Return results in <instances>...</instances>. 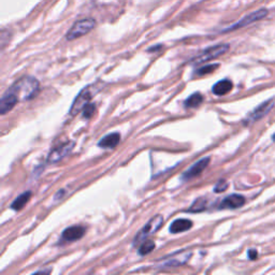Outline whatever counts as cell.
<instances>
[{"mask_svg":"<svg viewBox=\"0 0 275 275\" xmlns=\"http://www.w3.org/2000/svg\"><path fill=\"white\" fill-rule=\"evenodd\" d=\"M247 255H249V258L251 259V260H255V259H257V257H258V252L257 251H256V250H250L249 251V253H247Z\"/></svg>","mask_w":275,"mask_h":275,"instance_id":"obj_24","label":"cell"},{"mask_svg":"<svg viewBox=\"0 0 275 275\" xmlns=\"http://www.w3.org/2000/svg\"><path fill=\"white\" fill-rule=\"evenodd\" d=\"M102 87H104V84L98 82V83L90 84L82 89L79 93V95L76 97L75 101H73L70 108L69 114L71 116H76L78 113L83 111L85 106H87L90 102V100L93 99V97L98 93V91L101 90Z\"/></svg>","mask_w":275,"mask_h":275,"instance_id":"obj_2","label":"cell"},{"mask_svg":"<svg viewBox=\"0 0 275 275\" xmlns=\"http://www.w3.org/2000/svg\"><path fill=\"white\" fill-rule=\"evenodd\" d=\"M51 272V269L50 270H39L37 271V273H50Z\"/></svg>","mask_w":275,"mask_h":275,"instance_id":"obj_25","label":"cell"},{"mask_svg":"<svg viewBox=\"0 0 275 275\" xmlns=\"http://www.w3.org/2000/svg\"><path fill=\"white\" fill-rule=\"evenodd\" d=\"M95 26H96V21L94 20V18H84V20L78 21L71 27V29L67 32L66 39L68 41H72L78 38H81V37H83L86 33L93 30L95 28Z\"/></svg>","mask_w":275,"mask_h":275,"instance_id":"obj_3","label":"cell"},{"mask_svg":"<svg viewBox=\"0 0 275 275\" xmlns=\"http://www.w3.org/2000/svg\"><path fill=\"white\" fill-rule=\"evenodd\" d=\"M191 227H192V222L189 221V219L180 218L171 224L169 230L171 233H180V232H184V231L189 230Z\"/></svg>","mask_w":275,"mask_h":275,"instance_id":"obj_15","label":"cell"},{"mask_svg":"<svg viewBox=\"0 0 275 275\" xmlns=\"http://www.w3.org/2000/svg\"><path fill=\"white\" fill-rule=\"evenodd\" d=\"M95 105L94 104H88L87 106H85V108L83 109V117L86 118V120H88V118H90L91 116H93L94 112H95Z\"/></svg>","mask_w":275,"mask_h":275,"instance_id":"obj_22","label":"cell"},{"mask_svg":"<svg viewBox=\"0 0 275 275\" xmlns=\"http://www.w3.org/2000/svg\"><path fill=\"white\" fill-rule=\"evenodd\" d=\"M18 101H20V100H18L15 95L6 90L2 97V100H0V113L5 115L8 112H10Z\"/></svg>","mask_w":275,"mask_h":275,"instance_id":"obj_12","label":"cell"},{"mask_svg":"<svg viewBox=\"0 0 275 275\" xmlns=\"http://www.w3.org/2000/svg\"><path fill=\"white\" fill-rule=\"evenodd\" d=\"M229 48H230L229 47V44H226V43L214 45V47H211V48L204 50L202 53L199 54L198 56H196L195 58H192L190 63H194V65H200V63H203L209 60L215 59L219 56H222V55H224L225 53H227Z\"/></svg>","mask_w":275,"mask_h":275,"instance_id":"obj_4","label":"cell"},{"mask_svg":"<svg viewBox=\"0 0 275 275\" xmlns=\"http://www.w3.org/2000/svg\"><path fill=\"white\" fill-rule=\"evenodd\" d=\"M273 107H274V100L273 99L268 100V101L261 104L260 106H258L257 108H256L254 111H252L249 115H247V117L244 120V123L245 124H251V123H254L256 121L260 120V118L264 117L271 111V109Z\"/></svg>","mask_w":275,"mask_h":275,"instance_id":"obj_9","label":"cell"},{"mask_svg":"<svg viewBox=\"0 0 275 275\" xmlns=\"http://www.w3.org/2000/svg\"><path fill=\"white\" fill-rule=\"evenodd\" d=\"M155 242L151 241V240H146V241H143L141 246L139 247V254L141 256H145L148 255L150 253L153 252V250L155 249Z\"/></svg>","mask_w":275,"mask_h":275,"instance_id":"obj_20","label":"cell"},{"mask_svg":"<svg viewBox=\"0 0 275 275\" xmlns=\"http://www.w3.org/2000/svg\"><path fill=\"white\" fill-rule=\"evenodd\" d=\"M227 188H228V183L225 180H221V181H218V183L215 185L214 191L219 194V192L225 191Z\"/></svg>","mask_w":275,"mask_h":275,"instance_id":"obj_23","label":"cell"},{"mask_svg":"<svg viewBox=\"0 0 275 275\" xmlns=\"http://www.w3.org/2000/svg\"><path fill=\"white\" fill-rule=\"evenodd\" d=\"M192 253L188 250L174 253L168 257H164L157 262V268H177L187 263L190 259Z\"/></svg>","mask_w":275,"mask_h":275,"instance_id":"obj_5","label":"cell"},{"mask_svg":"<svg viewBox=\"0 0 275 275\" xmlns=\"http://www.w3.org/2000/svg\"><path fill=\"white\" fill-rule=\"evenodd\" d=\"M85 234V228L82 226H71L63 230L61 234V242H75L78 241Z\"/></svg>","mask_w":275,"mask_h":275,"instance_id":"obj_11","label":"cell"},{"mask_svg":"<svg viewBox=\"0 0 275 275\" xmlns=\"http://www.w3.org/2000/svg\"><path fill=\"white\" fill-rule=\"evenodd\" d=\"M75 146H76L75 141H68L66 143L59 145L58 148L52 150L49 153L47 161L49 163H56V162L62 160L63 158L67 157V156L73 151Z\"/></svg>","mask_w":275,"mask_h":275,"instance_id":"obj_8","label":"cell"},{"mask_svg":"<svg viewBox=\"0 0 275 275\" xmlns=\"http://www.w3.org/2000/svg\"><path fill=\"white\" fill-rule=\"evenodd\" d=\"M207 208H208V200L205 198H199L188 209V212H190V213L202 212V211L207 210Z\"/></svg>","mask_w":275,"mask_h":275,"instance_id":"obj_18","label":"cell"},{"mask_svg":"<svg viewBox=\"0 0 275 275\" xmlns=\"http://www.w3.org/2000/svg\"><path fill=\"white\" fill-rule=\"evenodd\" d=\"M39 81L31 77H24L20 79L10 88L7 89L9 93L15 95L18 100H23V101H28V100L33 99L39 93Z\"/></svg>","mask_w":275,"mask_h":275,"instance_id":"obj_1","label":"cell"},{"mask_svg":"<svg viewBox=\"0 0 275 275\" xmlns=\"http://www.w3.org/2000/svg\"><path fill=\"white\" fill-rule=\"evenodd\" d=\"M273 141H274V142H275V133H274V134H273Z\"/></svg>","mask_w":275,"mask_h":275,"instance_id":"obj_26","label":"cell"},{"mask_svg":"<svg viewBox=\"0 0 275 275\" xmlns=\"http://www.w3.org/2000/svg\"><path fill=\"white\" fill-rule=\"evenodd\" d=\"M202 101H203V96L200 93H195L186 99L185 106L187 108H197L202 104Z\"/></svg>","mask_w":275,"mask_h":275,"instance_id":"obj_19","label":"cell"},{"mask_svg":"<svg viewBox=\"0 0 275 275\" xmlns=\"http://www.w3.org/2000/svg\"><path fill=\"white\" fill-rule=\"evenodd\" d=\"M245 203V198L241 195H230L226 197L222 203L219 204V209H229V210H234L243 207Z\"/></svg>","mask_w":275,"mask_h":275,"instance_id":"obj_13","label":"cell"},{"mask_svg":"<svg viewBox=\"0 0 275 275\" xmlns=\"http://www.w3.org/2000/svg\"><path fill=\"white\" fill-rule=\"evenodd\" d=\"M267 14H268V11L265 10V9H260V10H258V11L252 12L250 14H247L246 16H244L242 20H240L239 22H236L234 25L228 27V28L223 30V32L233 31V30H236L239 28H243V27H246V26H249V25H251V24H253L255 22L262 20L263 17L267 16Z\"/></svg>","mask_w":275,"mask_h":275,"instance_id":"obj_7","label":"cell"},{"mask_svg":"<svg viewBox=\"0 0 275 275\" xmlns=\"http://www.w3.org/2000/svg\"><path fill=\"white\" fill-rule=\"evenodd\" d=\"M162 224L163 217L161 215H156L155 217L151 218L150 221L146 223V225L141 229V231L136 234L133 240V244L135 245L138 243H142L143 241H145L149 236L153 235L158 229H160Z\"/></svg>","mask_w":275,"mask_h":275,"instance_id":"obj_6","label":"cell"},{"mask_svg":"<svg viewBox=\"0 0 275 275\" xmlns=\"http://www.w3.org/2000/svg\"><path fill=\"white\" fill-rule=\"evenodd\" d=\"M31 197V192L30 191H26L24 194L18 196L11 204V209L14 211H20L22 210L27 203H28V201L30 200Z\"/></svg>","mask_w":275,"mask_h":275,"instance_id":"obj_17","label":"cell"},{"mask_svg":"<svg viewBox=\"0 0 275 275\" xmlns=\"http://www.w3.org/2000/svg\"><path fill=\"white\" fill-rule=\"evenodd\" d=\"M121 142V135L118 132H112L105 135L101 140L98 142L99 148L102 149H113Z\"/></svg>","mask_w":275,"mask_h":275,"instance_id":"obj_14","label":"cell"},{"mask_svg":"<svg viewBox=\"0 0 275 275\" xmlns=\"http://www.w3.org/2000/svg\"><path fill=\"white\" fill-rule=\"evenodd\" d=\"M210 160H211L210 157H205V158H202V159L196 161L189 169H187L184 173H183L182 180L183 181H189L191 179H194V178L200 176V174L202 173V171L209 166Z\"/></svg>","mask_w":275,"mask_h":275,"instance_id":"obj_10","label":"cell"},{"mask_svg":"<svg viewBox=\"0 0 275 275\" xmlns=\"http://www.w3.org/2000/svg\"><path fill=\"white\" fill-rule=\"evenodd\" d=\"M219 65L218 63H212V65H207L203 66L202 68H199L198 70H196V75H198L199 77H202L205 75H209V73H212L216 70V68H218Z\"/></svg>","mask_w":275,"mask_h":275,"instance_id":"obj_21","label":"cell"},{"mask_svg":"<svg viewBox=\"0 0 275 275\" xmlns=\"http://www.w3.org/2000/svg\"><path fill=\"white\" fill-rule=\"evenodd\" d=\"M232 82L230 80H222L217 82V83L213 86L212 88V91L213 94L216 95V96H224L228 93H230L231 89H232Z\"/></svg>","mask_w":275,"mask_h":275,"instance_id":"obj_16","label":"cell"}]
</instances>
